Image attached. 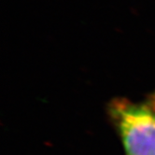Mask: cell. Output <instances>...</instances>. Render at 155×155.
<instances>
[{
	"mask_svg": "<svg viewBox=\"0 0 155 155\" xmlns=\"http://www.w3.org/2000/svg\"><path fill=\"white\" fill-rule=\"evenodd\" d=\"M107 114L126 155H155V91L140 101L114 98Z\"/></svg>",
	"mask_w": 155,
	"mask_h": 155,
	"instance_id": "6da1fadb",
	"label": "cell"
}]
</instances>
